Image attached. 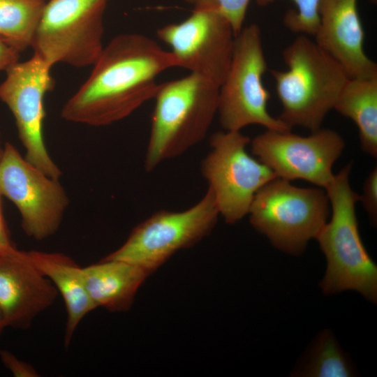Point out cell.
I'll return each instance as SVG.
<instances>
[{
	"instance_id": "19",
	"label": "cell",
	"mask_w": 377,
	"mask_h": 377,
	"mask_svg": "<svg viewBox=\"0 0 377 377\" xmlns=\"http://www.w3.org/2000/svg\"><path fill=\"white\" fill-rule=\"evenodd\" d=\"M292 376L351 377L356 371L347 353L329 330L322 331L293 370Z\"/></svg>"
},
{
	"instance_id": "8",
	"label": "cell",
	"mask_w": 377,
	"mask_h": 377,
	"mask_svg": "<svg viewBox=\"0 0 377 377\" xmlns=\"http://www.w3.org/2000/svg\"><path fill=\"white\" fill-rule=\"evenodd\" d=\"M108 0H50L31 47L50 66H93L103 49V14Z\"/></svg>"
},
{
	"instance_id": "2",
	"label": "cell",
	"mask_w": 377,
	"mask_h": 377,
	"mask_svg": "<svg viewBox=\"0 0 377 377\" xmlns=\"http://www.w3.org/2000/svg\"><path fill=\"white\" fill-rule=\"evenodd\" d=\"M282 56L287 70H271L282 106L278 118L290 128L300 126L315 132L334 109L350 77L309 36L299 34Z\"/></svg>"
},
{
	"instance_id": "11",
	"label": "cell",
	"mask_w": 377,
	"mask_h": 377,
	"mask_svg": "<svg viewBox=\"0 0 377 377\" xmlns=\"http://www.w3.org/2000/svg\"><path fill=\"white\" fill-rule=\"evenodd\" d=\"M0 194L15 205L24 232L38 241L58 230L68 205L59 179L35 167L9 142L0 160Z\"/></svg>"
},
{
	"instance_id": "27",
	"label": "cell",
	"mask_w": 377,
	"mask_h": 377,
	"mask_svg": "<svg viewBox=\"0 0 377 377\" xmlns=\"http://www.w3.org/2000/svg\"><path fill=\"white\" fill-rule=\"evenodd\" d=\"M6 324L3 318V316L2 314V312L0 309V337L4 330L5 327H6Z\"/></svg>"
},
{
	"instance_id": "15",
	"label": "cell",
	"mask_w": 377,
	"mask_h": 377,
	"mask_svg": "<svg viewBox=\"0 0 377 377\" xmlns=\"http://www.w3.org/2000/svg\"><path fill=\"white\" fill-rule=\"evenodd\" d=\"M364 37L357 0H321L314 40L350 78L377 76V64L364 50Z\"/></svg>"
},
{
	"instance_id": "18",
	"label": "cell",
	"mask_w": 377,
	"mask_h": 377,
	"mask_svg": "<svg viewBox=\"0 0 377 377\" xmlns=\"http://www.w3.org/2000/svg\"><path fill=\"white\" fill-rule=\"evenodd\" d=\"M340 114L356 125L362 149L377 156V76L350 78L334 105Z\"/></svg>"
},
{
	"instance_id": "17",
	"label": "cell",
	"mask_w": 377,
	"mask_h": 377,
	"mask_svg": "<svg viewBox=\"0 0 377 377\" xmlns=\"http://www.w3.org/2000/svg\"><path fill=\"white\" fill-rule=\"evenodd\" d=\"M87 290L96 308L126 312L150 274L134 264L103 258L83 267Z\"/></svg>"
},
{
	"instance_id": "14",
	"label": "cell",
	"mask_w": 377,
	"mask_h": 377,
	"mask_svg": "<svg viewBox=\"0 0 377 377\" xmlns=\"http://www.w3.org/2000/svg\"><path fill=\"white\" fill-rule=\"evenodd\" d=\"M59 295L52 283L14 246L0 252V309L7 327L27 329Z\"/></svg>"
},
{
	"instance_id": "21",
	"label": "cell",
	"mask_w": 377,
	"mask_h": 377,
	"mask_svg": "<svg viewBox=\"0 0 377 377\" xmlns=\"http://www.w3.org/2000/svg\"><path fill=\"white\" fill-rule=\"evenodd\" d=\"M260 6H267L276 0H255ZM296 10L290 9L283 17L285 27L298 34L313 36L319 24V6L321 0H292Z\"/></svg>"
},
{
	"instance_id": "6",
	"label": "cell",
	"mask_w": 377,
	"mask_h": 377,
	"mask_svg": "<svg viewBox=\"0 0 377 377\" xmlns=\"http://www.w3.org/2000/svg\"><path fill=\"white\" fill-rule=\"evenodd\" d=\"M267 69L260 27L254 23L243 27L235 36L230 66L219 90L217 114L224 131H240L252 124L291 131L268 111L270 94L263 82Z\"/></svg>"
},
{
	"instance_id": "16",
	"label": "cell",
	"mask_w": 377,
	"mask_h": 377,
	"mask_svg": "<svg viewBox=\"0 0 377 377\" xmlns=\"http://www.w3.org/2000/svg\"><path fill=\"white\" fill-rule=\"evenodd\" d=\"M27 252L31 262L50 279L64 300L67 313L64 333L67 347L80 322L96 309L87 290L83 267L62 253Z\"/></svg>"
},
{
	"instance_id": "10",
	"label": "cell",
	"mask_w": 377,
	"mask_h": 377,
	"mask_svg": "<svg viewBox=\"0 0 377 377\" xmlns=\"http://www.w3.org/2000/svg\"><path fill=\"white\" fill-rule=\"evenodd\" d=\"M51 68L36 53L25 61H17L6 71L0 100L15 118L25 158L47 175L59 179L61 171L48 153L43 136L44 98L54 82Z\"/></svg>"
},
{
	"instance_id": "26",
	"label": "cell",
	"mask_w": 377,
	"mask_h": 377,
	"mask_svg": "<svg viewBox=\"0 0 377 377\" xmlns=\"http://www.w3.org/2000/svg\"><path fill=\"white\" fill-rule=\"evenodd\" d=\"M13 246L10 235L6 226L0 202V252L6 251Z\"/></svg>"
},
{
	"instance_id": "28",
	"label": "cell",
	"mask_w": 377,
	"mask_h": 377,
	"mask_svg": "<svg viewBox=\"0 0 377 377\" xmlns=\"http://www.w3.org/2000/svg\"><path fill=\"white\" fill-rule=\"evenodd\" d=\"M3 153V148H2L1 145V141H0V160H1V157H2Z\"/></svg>"
},
{
	"instance_id": "22",
	"label": "cell",
	"mask_w": 377,
	"mask_h": 377,
	"mask_svg": "<svg viewBox=\"0 0 377 377\" xmlns=\"http://www.w3.org/2000/svg\"><path fill=\"white\" fill-rule=\"evenodd\" d=\"M194 7L213 9L230 24L235 35L244 27L250 0H184Z\"/></svg>"
},
{
	"instance_id": "7",
	"label": "cell",
	"mask_w": 377,
	"mask_h": 377,
	"mask_svg": "<svg viewBox=\"0 0 377 377\" xmlns=\"http://www.w3.org/2000/svg\"><path fill=\"white\" fill-rule=\"evenodd\" d=\"M219 215L214 195L208 188L198 202L185 210L154 213L133 228L119 249L105 258L134 264L151 274L175 253L209 235Z\"/></svg>"
},
{
	"instance_id": "3",
	"label": "cell",
	"mask_w": 377,
	"mask_h": 377,
	"mask_svg": "<svg viewBox=\"0 0 377 377\" xmlns=\"http://www.w3.org/2000/svg\"><path fill=\"white\" fill-rule=\"evenodd\" d=\"M219 86L195 73L159 84L145 168L184 154L206 136L217 114Z\"/></svg>"
},
{
	"instance_id": "24",
	"label": "cell",
	"mask_w": 377,
	"mask_h": 377,
	"mask_svg": "<svg viewBox=\"0 0 377 377\" xmlns=\"http://www.w3.org/2000/svg\"><path fill=\"white\" fill-rule=\"evenodd\" d=\"M3 364L15 377H38V373L31 364L20 360L8 350H0Z\"/></svg>"
},
{
	"instance_id": "23",
	"label": "cell",
	"mask_w": 377,
	"mask_h": 377,
	"mask_svg": "<svg viewBox=\"0 0 377 377\" xmlns=\"http://www.w3.org/2000/svg\"><path fill=\"white\" fill-rule=\"evenodd\" d=\"M359 201L368 214L370 221L374 224L377 220V167L376 166L364 179L362 193Z\"/></svg>"
},
{
	"instance_id": "5",
	"label": "cell",
	"mask_w": 377,
	"mask_h": 377,
	"mask_svg": "<svg viewBox=\"0 0 377 377\" xmlns=\"http://www.w3.org/2000/svg\"><path fill=\"white\" fill-rule=\"evenodd\" d=\"M330 202L325 189L298 187L276 177L256 193L249 221L278 249L300 254L326 223Z\"/></svg>"
},
{
	"instance_id": "20",
	"label": "cell",
	"mask_w": 377,
	"mask_h": 377,
	"mask_svg": "<svg viewBox=\"0 0 377 377\" xmlns=\"http://www.w3.org/2000/svg\"><path fill=\"white\" fill-rule=\"evenodd\" d=\"M44 0H0V36L20 52L32 45Z\"/></svg>"
},
{
	"instance_id": "25",
	"label": "cell",
	"mask_w": 377,
	"mask_h": 377,
	"mask_svg": "<svg viewBox=\"0 0 377 377\" xmlns=\"http://www.w3.org/2000/svg\"><path fill=\"white\" fill-rule=\"evenodd\" d=\"M20 51L0 36V72L6 71L18 61Z\"/></svg>"
},
{
	"instance_id": "12",
	"label": "cell",
	"mask_w": 377,
	"mask_h": 377,
	"mask_svg": "<svg viewBox=\"0 0 377 377\" xmlns=\"http://www.w3.org/2000/svg\"><path fill=\"white\" fill-rule=\"evenodd\" d=\"M251 151L277 177L303 179L325 189L332 180V167L345 142L336 131L320 128L308 136L266 130L250 142Z\"/></svg>"
},
{
	"instance_id": "1",
	"label": "cell",
	"mask_w": 377,
	"mask_h": 377,
	"mask_svg": "<svg viewBox=\"0 0 377 377\" xmlns=\"http://www.w3.org/2000/svg\"><path fill=\"white\" fill-rule=\"evenodd\" d=\"M173 67L171 52L151 38L136 33L117 35L103 47L88 78L64 104L61 116L93 126L119 121L154 98L158 77Z\"/></svg>"
},
{
	"instance_id": "9",
	"label": "cell",
	"mask_w": 377,
	"mask_h": 377,
	"mask_svg": "<svg viewBox=\"0 0 377 377\" xmlns=\"http://www.w3.org/2000/svg\"><path fill=\"white\" fill-rule=\"evenodd\" d=\"M250 138L241 131H218L209 138L210 151L200 170L213 192L219 214L233 224L248 215L258 190L277 177L247 151Z\"/></svg>"
},
{
	"instance_id": "4",
	"label": "cell",
	"mask_w": 377,
	"mask_h": 377,
	"mask_svg": "<svg viewBox=\"0 0 377 377\" xmlns=\"http://www.w3.org/2000/svg\"><path fill=\"white\" fill-rule=\"evenodd\" d=\"M351 164L334 174L325 188L332 215L316 239L327 260L320 283L325 294L353 290L377 301V267L361 239L355 212L360 195L351 187Z\"/></svg>"
},
{
	"instance_id": "13",
	"label": "cell",
	"mask_w": 377,
	"mask_h": 377,
	"mask_svg": "<svg viewBox=\"0 0 377 377\" xmlns=\"http://www.w3.org/2000/svg\"><path fill=\"white\" fill-rule=\"evenodd\" d=\"M157 36L170 47L176 67L220 87L230 66L236 36L222 15L194 7L186 20L161 27Z\"/></svg>"
}]
</instances>
